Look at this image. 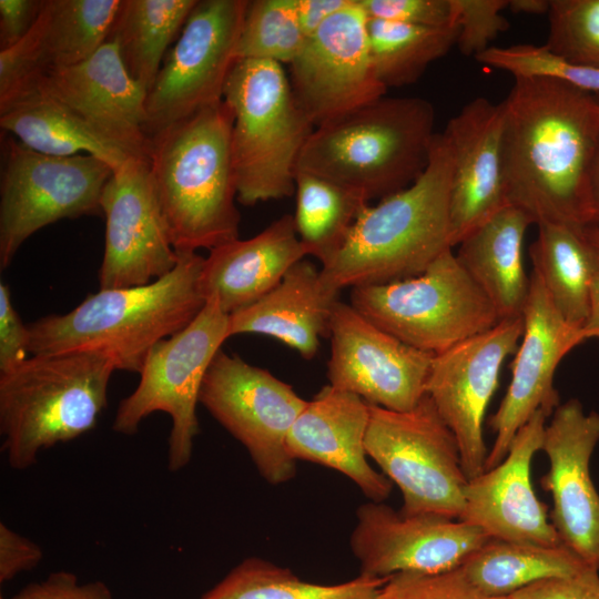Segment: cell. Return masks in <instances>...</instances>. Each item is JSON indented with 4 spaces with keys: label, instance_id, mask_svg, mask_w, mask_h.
Returning <instances> with one entry per match:
<instances>
[{
    "label": "cell",
    "instance_id": "obj_1",
    "mask_svg": "<svg viewBox=\"0 0 599 599\" xmlns=\"http://www.w3.org/2000/svg\"><path fill=\"white\" fill-rule=\"evenodd\" d=\"M502 105V166L510 205L535 224H592L590 174L599 143L596 94L549 78H515Z\"/></svg>",
    "mask_w": 599,
    "mask_h": 599
},
{
    "label": "cell",
    "instance_id": "obj_2",
    "mask_svg": "<svg viewBox=\"0 0 599 599\" xmlns=\"http://www.w3.org/2000/svg\"><path fill=\"white\" fill-rule=\"evenodd\" d=\"M177 254L175 267L149 284L99 290L65 314L29 324L30 354L94 353L115 370L140 373L152 347L186 327L206 303L205 257Z\"/></svg>",
    "mask_w": 599,
    "mask_h": 599
},
{
    "label": "cell",
    "instance_id": "obj_3",
    "mask_svg": "<svg viewBox=\"0 0 599 599\" xmlns=\"http://www.w3.org/2000/svg\"><path fill=\"white\" fill-rule=\"evenodd\" d=\"M233 124L223 100L151 138L150 173L176 253L238 238Z\"/></svg>",
    "mask_w": 599,
    "mask_h": 599
},
{
    "label": "cell",
    "instance_id": "obj_4",
    "mask_svg": "<svg viewBox=\"0 0 599 599\" xmlns=\"http://www.w3.org/2000/svg\"><path fill=\"white\" fill-rule=\"evenodd\" d=\"M451 171L449 139L436 133L426 170L405 190L361 211L341 250L322 265L324 283L341 292L413 277L453 248Z\"/></svg>",
    "mask_w": 599,
    "mask_h": 599
},
{
    "label": "cell",
    "instance_id": "obj_5",
    "mask_svg": "<svg viewBox=\"0 0 599 599\" xmlns=\"http://www.w3.org/2000/svg\"><path fill=\"white\" fill-rule=\"evenodd\" d=\"M423 98H378L314 129L296 164L369 203L412 185L426 170L436 133Z\"/></svg>",
    "mask_w": 599,
    "mask_h": 599
},
{
    "label": "cell",
    "instance_id": "obj_6",
    "mask_svg": "<svg viewBox=\"0 0 599 599\" xmlns=\"http://www.w3.org/2000/svg\"><path fill=\"white\" fill-rule=\"evenodd\" d=\"M115 367L94 353L31 355L0 374V430L11 468L91 430L106 406Z\"/></svg>",
    "mask_w": 599,
    "mask_h": 599
},
{
    "label": "cell",
    "instance_id": "obj_7",
    "mask_svg": "<svg viewBox=\"0 0 599 599\" xmlns=\"http://www.w3.org/2000/svg\"><path fill=\"white\" fill-rule=\"evenodd\" d=\"M223 100L234 114L232 160L237 200L254 205L292 195L296 164L315 125L298 106L282 64L236 61Z\"/></svg>",
    "mask_w": 599,
    "mask_h": 599
},
{
    "label": "cell",
    "instance_id": "obj_8",
    "mask_svg": "<svg viewBox=\"0 0 599 599\" xmlns=\"http://www.w3.org/2000/svg\"><path fill=\"white\" fill-rule=\"evenodd\" d=\"M349 300L374 325L433 355L501 321L453 248L445 251L419 275L353 287Z\"/></svg>",
    "mask_w": 599,
    "mask_h": 599
},
{
    "label": "cell",
    "instance_id": "obj_9",
    "mask_svg": "<svg viewBox=\"0 0 599 599\" xmlns=\"http://www.w3.org/2000/svg\"><path fill=\"white\" fill-rule=\"evenodd\" d=\"M368 405L366 454L398 486L399 511L458 519L468 478L457 439L430 397L405 412Z\"/></svg>",
    "mask_w": 599,
    "mask_h": 599
},
{
    "label": "cell",
    "instance_id": "obj_10",
    "mask_svg": "<svg viewBox=\"0 0 599 599\" xmlns=\"http://www.w3.org/2000/svg\"><path fill=\"white\" fill-rule=\"evenodd\" d=\"M230 336V315L207 298L186 327L152 347L136 388L118 406L113 430L133 435L152 413H166L172 422L167 467L171 471L185 467L199 434L196 406L204 377Z\"/></svg>",
    "mask_w": 599,
    "mask_h": 599
},
{
    "label": "cell",
    "instance_id": "obj_11",
    "mask_svg": "<svg viewBox=\"0 0 599 599\" xmlns=\"http://www.w3.org/2000/svg\"><path fill=\"white\" fill-rule=\"evenodd\" d=\"M112 169L90 154L53 156L8 139L0 184V268L37 231L97 215Z\"/></svg>",
    "mask_w": 599,
    "mask_h": 599
},
{
    "label": "cell",
    "instance_id": "obj_12",
    "mask_svg": "<svg viewBox=\"0 0 599 599\" xmlns=\"http://www.w3.org/2000/svg\"><path fill=\"white\" fill-rule=\"evenodd\" d=\"M200 404L246 448L268 484L294 478L296 464L286 443L307 400L291 385L221 349L204 377Z\"/></svg>",
    "mask_w": 599,
    "mask_h": 599
},
{
    "label": "cell",
    "instance_id": "obj_13",
    "mask_svg": "<svg viewBox=\"0 0 599 599\" xmlns=\"http://www.w3.org/2000/svg\"><path fill=\"white\" fill-rule=\"evenodd\" d=\"M246 0H197L148 91L146 133L223 101Z\"/></svg>",
    "mask_w": 599,
    "mask_h": 599
},
{
    "label": "cell",
    "instance_id": "obj_14",
    "mask_svg": "<svg viewBox=\"0 0 599 599\" xmlns=\"http://www.w3.org/2000/svg\"><path fill=\"white\" fill-rule=\"evenodd\" d=\"M522 332V316L501 319L433 357L426 394L457 439L468 479L485 469V414L497 389L501 366L516 352Z\"/></svg>",
    "mask_w": 599,
    "mask_h": 599
},
{
    "label": "cell",
    "instance_id": "obj_15",
    "mask_svg": "<svg viewBox=\"0 0 599 599\" xmlns=\"http://www.w3.org/2000/svg\"><path fill=\"white\" fill-rule=\"evenodd\" d=\"M290 65L295 100L315 128L387 90L373 65L367 16L359 0L325 21Z\"/></svg>",
    "mask_w": 599,
    "mask_h": 599
},
{
    "label": "cell",
    "instance_id": "obj_16",
    "mask_svg": "<svg viewBox=\"0 0 599 599\" xmlns=\"http://www.w3.org/2000/svg\"><path fill=\"white\" fill-rule=\"evenodd\" d=\"M329 385L372 405L405 412L426 394L434 355L380 329L338 301L329 323Z\"/></svg>",
    "mask_w": 599,
    "mask_h": 599
},
{
    "label": "cell",
    "instance_id": "obj_17",
    "mask_svg": "<svg viewBox=\"0 0 599 599\" xmlns=\"http://www.w3.org/2000/svg\"><path fill=\"white\" fill-rule=\"evenodd\" d=\"M105 217L100 290L149 284L179 261L155 193L149 161L131 158L112 172L101 196Z\"/></svg>",
    "mask_w": 599,
    "mask_h": 599
},
{
    "label": "cell",
    "instance_id": "obj_18",
    "mask_svg": "<svg viewBox=\"0 0 599 599\" xmlns=\"http://www.w3.org/2000/svg\"><path fill=\"white\" fill-rule=\"evenodd\" d=\"M488 538L458 519L407 516L384 501L369 500L356 510L349 545L359 562V575L387 578L458 568Z\"/></svg>",
    "mask_w": 599,
    "mask_h": 599
},
{
    "label": "cell",
    "instance_id": "obj_19",
    "mask_svg": "<svg viewBox=\"0 0 599 599\" xmlns=\"http://www.w3.org/2000/svg\"><path fill=\"white\" fill-rule=\"evenodd\" d=\"M521 316L524 332L511 365L510 383L497 412L489 418L495 440L484 470L505 458L518 430L538 409L554 413L559 405L555 372L561 359L586 341L581 328L569 324L558 312L534 271Z\"/></svg>",
    "mask_w": 599,
    "mask_h": 599
},
{
    "label": "cell",
    "instance_id": "obj_20",
    "mask_svg": "<svg viewBox=\"0 0 599 599\" xmlns=\"http://www.w3.org/2000/svg\"><path fill=\"white\" fill-rule=\"evenodd\" d=\"M598 443L599 413H585L576 398L559 404L544 432L549 468L541 486L551 495L549 517L561 542L599 570V493L590 475Z\"/></svg>",
    "mask_w": 599,
    "mask_h": 599
},
{
    "label": "cell",
    "instance_id": "obj_21",
    "mask_svg": "<svg viewBox=\"0 0 599 599\" xmlns=\"http://www.w3.org/2000/svg\"><path fill=\"white\" fill-rule=\"evenodd\" d=\"M551 414L538 409L518 430L505 458L468 479L458 520L489 538L545 547L564 545L531 483L532 459L541 450Z\"/></svg>",
    "mask_w": 599,
    "mask_h": 599
},
{
    "label": "cell",
    "instance_id": "obj_22",
    "mask_svg": "<svg viewBox=\"0 0 599 599\" xmlns=\"http://www.w3.org/2000/svg\"><path fill=\"white\" fill-rule=\"evenodd\" d=\"M39 91L67 105L131 158L149 161L148 90L128 71L113 38L88 60L49 70Z\"/></svg>",
    "mask_w": 599,
    "mask_h": 599
},
{
    "label": "cell",
    "instance_id": "obj_23",
    "mask_svg": "<svg viewBox=\"0 0 599 599\" xmlns=\"http://www.w3.org/2000/svg\"><path fill=\"white\" fill-rule=\"evenodd\" d=\"M502 105L468 102L445 129L451 151L449 194L451 246L509 205L502 166Z\"/></svg>",
    "mask_w": 599,
    "mask_h": 599
},
{
    "label": "cell",
    "instance_id": "obj_24",
    "mask_svg": "<svg viewBox=\"0 0 599 599\" xmlns=\"http://www.w3.org/2000/svg\"><path fill=\"white\" fill-rule=\"evenodd\" d=\"M369 405L359 396L323 387L293 424L287 437L292 458L319 464L353 480L373 501H384L393 483L370 467L365 449Z\"/></svg>",
    "mask_w": 599,
    "mask_h": 599
},
{
    "label": "cell",
    "instance_id": "obj_25",
    "mask_svg": "<svg viewBox=\"0 0 599 599\" xmlns=\"http://www.w3.org/2000/svg\"><path fill=\"white\" fill-rule=\"evenodd\" d=\"M306 255L294 216L285 214L251 238L212 248L201 274L203 294L231 315L270 293Z\"/></svg>",
    "mask_w": 599,
    "mask_h": 599
},
{
    "label": "cell",
    "instance_id": "obj_26",
    "mask_svg": "<svg viewBox=\"0 0 599 599\" xmlns=\"http://www.w3.org/2000/svg\"><path fill=\"white\" fill-rule=\"evenodd\" d=\"M338 293L324 283L321 270L303 258L270 293L230 315V335L271 336L305 359H312L318 352L321 337L329 336Z\"/></svg>",
    "mask_w": 599,
    "mask_h": 599
},
{
    "label": "cell",
    "instance_id": "obj_27",
    "mask_svg": "<svg viewBox=\"0 0 599 599\" xmlns=\"http://www.w3.org/2000/svg\"><path fill=\"white\" fill-rule=\"evenodd\" d=\"M535 224L524 210L507 205L458 244L456 256L495 306L500 319L521 317L530 286L522 248Z\"/></svg>",
    "mask_w": 599,
    "mask_h": 599
},
{
    "label": "cell",
    "instance_id": "obj_28",
    "mask_svg": "<svg viewBox=\"0 0 599 599\" xmlns=\"http://www.w3.org/2000/svg\"><path fill=\"white\" fill-rule=\"evenodd\" d=\"M536 225L537 237L529 248L532 271L561 316L581 328L588 316L599 257L581 227L554 222Z\"/></svg>",
    "mask_w": 599,
    "mask_h": 599
},
{
    "label": "cell",
    "instance_id": "obj_29",
    "mask_svg": "<svg viewBox=\"0 0 599 599\" xmlns=\"http://www.w3.org/2000/svg\"><path fill=\"white\" fill-rule=\"evenodd\" d=\"M0 126L22 144L47 155L90 154L112 171L131 159L67 105L40 91L0 113Z\"/></svg>",
    "mask_w": 599,
    "mask_h": 599
},
{
    "label": "cell",
    "instance_id": "obj_30",
    "mask_svg": "<svg viewBox=\"0 0 599 599\" xmlns=\"http://www.w3.org/2000/svg\"><path fill=\"white\" fill-rule=\"evenodd\" d=\"M586 565L565 545L545 547L488 538L459 566L484 595L506 598L542 579L581 571Z\"/></svg>",
    "mask_w": 599,
    "mask_h": 599
},
{
    "label": "cell",
    "instance_id": "obj_31",
    "mask_svg": "<svg viewBox=\"0 0 599 599\" xmlns=\"http://www.w3.org/2000/svg\"><path fill=\"white\" fill-rule=\"evenodd\" d=\"M197 0H122L111 37L130 74L148 91L167 47L181 32Z\"/></svg>",
    "mask_w": 599,
    "mask_h": 599
},
{
    "label": "cell",
    "instance_id": "obj_32",
    "mask_svg": "<svg viewBox=\"0 0 599 599\" xmlns=\"http://www.w3.org/2000/svg\"><path fill=\"white\" fill-rule=\"evenodd\" d=\"M387 578L359 575L343 583L319 585L302 580L287 568L250 557L201 599H377Z\"/></svg>",
    "mask_w": 599,
    "mask_h": 599
},
{
    "label": "cell",
    "instance_id": "obj_33",
    "mask_svg": "<svg viewBox=\"0 0 599 599\" xmlns=\"http://www.w3.org/2000/svg\"><path fill=\"white\" fill-rule=\"evenodd\" d=\"M295 227L307 255L326 264L345 243L368 202L319 176L295 174Z\"/></svg>",
    "mask_w": 599,
    "mask_h": 599
},
{
    "label": "cell",
    "instance_id": "obj_34",
    "mask_svg": "<svg viewBox=\"0 0 599 599\" xmlns=\"http://www.w3.org/2000/svg\"><path fill=\"white\" fill-rule=\"evenodd\" d=\"M367 33L377 79L388 89L417 81L432 62L457 44L458 27L432 28L367 18Z\"/></svg>",
    "mask_w": 599,
    "mask_h": 599
},
{
    "label": "cell",
    "instance_id": "obj_35",
    "mask_svg": "<svg viewBox=\"0 0 599 599\" xmlns=\"http://www.w3.org/2000/svg\"><path fill=\"white\" fill-rule=\"evenodd\" d=\"M122 0H45L48 71L81 63L111 37Z\"/></svg>",
    "mask_w": 599,
    "mask_h": 599
},
{
    "label": "cell",
    "instance_id": "obj_36",
    "mask_svg": "<svg viewBox=\"0 0 599 599\" xmlns=\"http://www.w3.org/2000/svg\"><path fill=\"white\" fill-rule=\"evenodd\" d=\"M306 42L296 0L247 1L235 48V60H267L291 64Z\"/></svg>",
    "mask_w": 599,
    "mask_h": 599
},
{
    "label": "cell",
    "instance_id": "obj_37",
    "mask_svg": "<svg viewBox=\"0 0 599 599\" xmlns=\"http://www.w3.org/2000/svg\"><path fill=\"white\" fill-rule=\"evenodd\" d=\"M476 59L515 78H549L593 94L599 93V69L573 63L545 45L489 47Z\"/></svg>",
    "mask_w": 599,
    "mask_h": 599
},
{
    "label": "cell",
    "instance_id": "obj_38",
    "mask_svg": "<svg viewBox=\"0 0 599 599\" xmlns=\"http://www.w3.org/2000/svg\"><path fill=\"white\" fill-rule=\"evenodd\" d=\"M546 48L581 65L599 69V0H550Z\"/></svg>",
    "mask_w": 599,
    "mask_h": 599
},
{
    "label": "cell",
    "instance_id": "obj_39",
    "mask_svg": "<svg viewBox=\"0 0 599 599\" xmlns=\"http://www.w3.org/2000/svg\"><path fill=\"white\" fill-rule=\"evenodd\" d=\"M47 8L31 30L17 43L0 50V113L39 91L48 72L44 59Z\"/></svg>",
    "mask_w": 599,
    "mask_h": 599
},
{
    "label": "cell",
    "instance_id": "obj_40",
    "mask_svg": "<svg viewBox=\"0 0 599 599\" xmlns=\"http://www.w3.org/2000/svg\"><path fill=\"white\" fill-rule=\"evenodd\" d=\"M377 599H507L484 595L460 568L440 572H399L389 576Z\"/></svg>",
    "mask_w": 599,
    "mask_h": 599
},
{
    "label": "cell",
    "instance_id": "obj_41",
    "mask_svg": "<svg viewBox=\"0 0 599 599\" xmlns=\"http://www.w3.org/2000/svg\"><path fill=\"white\" fill-rule=\"evenodd\" d=\"M458 27L457 45L465 55L475 58L505 32L508 20L501 14L508 0H453Z\"/></svg>",
    "mask_w": 599,
    "mask_h": 599
},
{
    "label": "cell",
    "instance_id": "obj_42",
    "mask_svg": "<svg viewBox=\"0 0 599 599\" xmlns=\"http://www.w3.org/2000/svg\"><path fill=\"white\" fill-rule=\"evenodd\" d=\"M368 19L414 26H457L453 0H359Z\"/></svg>",
    "mask_w": 599,
    "mask_h": 599
},
{
    "label": "cell",
    "instance_id": "obj_43",
    "mask_svg": "<svg viewBox=\"0 0 599 599\" xmlns=\"http://www.w3.org/2000/svg\"><path fill=\"white\" fill-rule=\"evenodd\" d=\"M30 329L16 311L8 285L0 282V374L8 373L30 354Z\"/></svg>",
    "mask_w": 599,
    "mask_h": 599
},
{
    "label": "cell",
    "instance_id": "obj_44",
    "mask_svg": "<svg viewBox=\"0 0 599 599\" xmlns=\"http://www.w3.org/2000/svg\"><path fill=\"white\" fill-rule=\"evenodd\" d=\"M507 599H599V570L586 567L579 572L536 581Z\"/></svg>",
    "mask_w": 599,
    "mask_h": 599
},
{
    "label": "cell",
    "instance_id": "obj_45",
    "mask_svg": "<svg viewBox=\"0 0 599 599\" xmlns=\"http://www.w3.org/2000/svg\"><path fill=\"white\" fill-rule=\"evenodd\" d=\"M10 599H112V593L102 581L81 583L74 573L57 571L41 582L29 583Z\"/></svg>",
    "mask_w": 599,
    "mask_h": 599
},
{
    "label": "cell",
    "instance_id": "obj_46",
    "mask_svg": "<svg viewBox=\"0 0 599 599\" xmlns=\"http://www.w3.org/2000/svg\"><path fill=\"white\" fill-rule=\"evenodd\" d=\"M42 549L32 540L19 535L4 522L0 524V582H7L22 571L37 567L42 560Z\"/></svg>",
    "mask_w": 599,
    "mask_h": 599
},
{
    "label": "cell",
    "instance_id": "obj_47",
    "mask_svg": "<svg viewBox=\"0 0 599 599\" xmlns=\"http://www.w3.org/2000/svg\"><path fill=\"white\" fill-rule=\"evenodd\" d=\"M45 0H0V48L21 40L39 18Z\"/></svg>",
    "mask_w": 599,
    "mask_h": 599
},
{
    "label": "cell",
    "instance_id": "obj_48",
    "mask_svg": "<svg viewBox=\"0 0 599 599\" xmlns=\"http://www.w3.org/2000/svg\"><path fill=\"white\" fill-rule=\"evenodd\" d=\"M354 0H296V11L304 35L309 38L337 12L346 9Z\"/></svg>",
    "mask_w": 599,
    "mask_h": 599
},
{
    "label": "cell",
    "instance_id": "obj_49",
    "mask_svg": "<svg viewBox=\"0 0 599 599\" xmlns=\"http://www.w3.org/2000/svg\"><path fill=\"white\" fill-rule=\"evenodd\" d=\"M581 331L586 341L599 338V272L591 285L589 312Z\"/></svg>",
    "mask_w": 599,
    "mask_h": 599
},
{
    "label": "cell",
    "instance_id": "obj_50",
    "mask_svg": "<svg viewBox=\"0 0 599 599\" xmlns=\"http://www.w3.org/2000/svg\"><path fill=\"white\" fill-rule=\"evenodd\" d=\"M508 8L515 13L548 14L550 0H508Z\"/></svg>",
    "mask_w": 599,
    "mask_h": 599
},
{
    "label": "cell",
    "instance_id": "obj_51",
    "mask_svg": "<svg viewBox=\"0 0 599 599\" xmlns=\"http://www.w3.org/2000/svg\"><path fill=\"white\" fill-rule=\"evenodd\" d=\"M590 191L595 212L593 223H599V143L595 154L591 174H590ZM592 223V224H593Z\"/></svg>",
    "mask_w": 599,
    "mask_h": 599
},
{
    "label": "cell",
    "instance_id": "obj_52",
    "mask_svg": "<svg viewBox=\"0 0 599 599\" xmlns=\"http://www.w3.org/2000/svg\"><path fill=\"white\" fill-rule=\"evenodd\" d=\"M582 234L592 246L599 257V223H593L581 227Z\"/></svg>",
    "mask_w": 599,
    "mask_h": 599
}]
</instances>
